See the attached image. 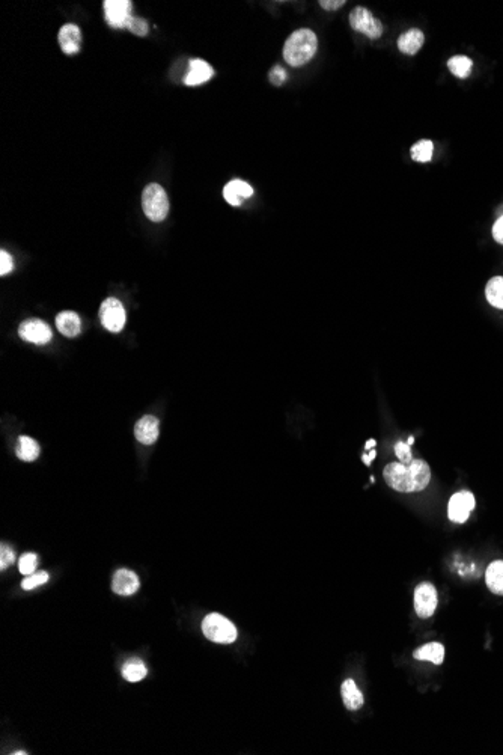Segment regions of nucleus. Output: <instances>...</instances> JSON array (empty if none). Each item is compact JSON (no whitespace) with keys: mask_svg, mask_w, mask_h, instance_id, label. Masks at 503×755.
Masks as SVG:
<instances>
[{"mask_svg":"<svg viewBox=\"0 0 503 755\" xmlns=\"http://www.w3.org/2000/svg\"><path fill=\"white\" fill-rule=\"evenodd\" d=\"M374 459H376V451H372L369 456H364V461H365V464H366V466H369V464H371V461H372Z\"/></svg>","mask_w":503,"mask_h":755,"instance_id":"35","label":"nucleus"},{"mask_svg":"<svg viewBox=\"0 0 503 755\" xmlns=\"http://www.w3.org/2000/svg\"><path fill=\"white\" fill-rule=\"evenodd\" d=\"M11 272H13V258L8 252L2 250L0 252V275L5 276Z\"/></svg>","mask_w":503,"mask_h":755,"instance_id":"32","label":"nucleus"},{"mask_svg":"<svg viewBox=\"0 0 503 755\" xmlns=\"http://www.w3.org/2000/svg\"><path fill=\"white\" fill-rule=\"evenodd\" d=\"M487 587L495 594L503 596V561L491 563L485 573Z\"/></svg>","mask_w":503,"mask_h":755,"instance_id":"19","label":"nucleus"},{"mask_svg":"<svg viewBox=\"0 0 503 755\" xmlns=\"http://www.w3.org/2000/svg\"><path fill=\"white\" fill-rule=\"evenodd\" d=\"M56 326L62 335L68 336V338H74L81 332V320L73 311H64L57 313L56 317Z\"/></svg>","mask_w":503,"mask_h":755,"instance_id":"17","label":"nucleus"},{"mask_svg":"<svg viewBox=\"0 0 503 755\" xmlns=\"http://www.w3.org/2000/svg\"><path fill=\"white\" fill-rule=\"evenodd\" d=\"M140 580L137 575L127 568H121L115 573L112 580V589L118 596H132L139 589Z\"/></svg>","mask_w":503,"mask_h":755,"instance_id":"12","label":"nucleus"},{"mask_svg":"<svg viewBox=\"0 0 503 755\" xmlns=\"http://www.w3.org/2000/svg\"><path fill=\"white\" fill-rule=\"evenodd\" d=\"M127 29L130 30L132 33L137 35V37H145V35L148 33V29H149V28H148V23H146L144 18H140V17H132L130 23H128Z\"/></svg>","mask_w":503,"mask_h":755,"instance_id":"28","label":"nucleus"},{"mask_svg":"<svg viewBox=\"0 0 503 755\" xmlns=\"http://www.w3.org/2000/svg\"><path fill=\"white\" fill-rule=\"evenodd\" d=\"M100 320L103 328H106V330L112 333L121 332L127 321V313L121 301L115 297L104 300L100 308Z\"/></svg>","mask_w":503,"mask_h":755,"instance_id":"6","label":"nucleus"},{"mask_svg":"<svg viewBox=\"0 0 503 755\" xmlns=\"http://www.w3.org/2000/svg\"><path fill=\"white\" fill-rule=\"evenodd\" d=\"M146 674H148V669H146L144 662L140 660L139 657L128 659L124 664V667H122V677L127 681H130V683H136V681L144 680L146 677Z\"/></svg>","mask_w":503,"mask_h":755,"instance_id":"21","label":"nucleus"},{"mask_svg":"<svg viewBox=\"0 0 503 755\" xmlns=\"http://www.w3.org/2000/svg\"><path fill=\"white\" fill-rule=\"evenodd\" d=\"M475 508V496L470 492L455 493L448 505V516L455 524H464Z\"/></svg>","mask_w":503,"mask_h":755,"instance_id":"10","label":"nucleus"},{"mask_svg":"<svg viewBox=\"0 0 503 755\" xmlns=\"http://www.w3.org/2000/svg\"><path fill=\"white\" fill-rule=\"evenodd\" d=\"M493 237L497 243L503 245V216L497 219V222L493 226Z\"/></svg>","mask_w":503,"mask_h":755,"instance_id":"34","label":"nucleus"},{"mask_svg":"<svg viewBox=\"0 0 503 755\" xmlns=\"http://www.w3.org/2000/svg\"><path fill=\"white\" fill-rule=\"evenodd\" d=\"M142 208L149 220L163 222L169 213V200L166 190L157 183L148 184L142 193Z\"/></svg>","mask_w":503,"mask_h":755,"instance_id":"3","label":"nucleus"},{"mask_svg":"<svg viewBox=\"0 0 503 755\" xmlns=\"http://www.w3.org/2000/svg\"><path fill=\"white\" fill-rule=\"evenodd\" d=\"M432 154H434V144L428 139H422L412 146V159L419 163H428L432 160Z\"/></svg>","mask_w":503,"mask_h":755,"instance_id":"25","label":"nucleus"},{"mask_svg":"<svg viewBox=\"0 0 503 755\" xmlns=\"http://www.w3.org/2000/svg\"><path fill=\"white\" fill-rule=\"evenodd\" d=\"M425 42V35L424 32L420 29H408L405 30L404 33H401V37L398 38V49H400V52L403 54H408V56H413L416 54L420 49H422V45Z\"/></svg>","mask_w":503,"mask_h":755,"instance_id":"14","label":"nucleus"},{"mask_svg":"<svg viewBox=\"0 0 503 755\" xmlns=\"http://www.w3.org/2000/svg\"><path fill=\"white\" fill-rule=\"evenodd\" d=\"M14 754H17V755H25L26 752H23V751H18V752H14Z\"/></svg>","mask_w":503,"mask_h":755,"instance_id":"37","label":"nucleus"},{"mask_svg":"<svg viewBox=\"0 0 503 755\" xmlns=\"http://www.w3.org/2000/svg\"><path fill=\"white\" fill-rule=\"evenodd\" d=\"M485 297L491 306L503 309V277L496 276L485 287Z\"/></svg>","mask_w":503,"mask_h":755,"instance_id":"23","label":"nucleus"},{"mask_svg":"<svg viewBox=\"0 0 503 755\" xmlns=\"http://www.w3.org/2000/svg\"><path fill=\"white\" fill-rule=\"evenodd\" d=\"M18 335L23 340L32 342V344H47L52 340V329L49 324L40 318H29L23 321L18 328Z\"/></svg>","mask_w":503,"mask_h":755,"instance_id":"8","label":"nucleus"},{"mask_svg":"<svg viewBox=\"0 0 503 755\" xmlns=\"http://www.w3.org/2000/svg\"><path fill=\"white\" fill-rule=\"evenodd\" d=\"M395 454L398 456V459H400L401 463H404V464H408V463L413 461L412 449H410V445H408V444L398 442L396 446H395Z\"/></svg>","mask_w":503,"mask_h":755,"instance_id":"29","label":"nucleus"},{"mask_svg":"<svg viewBox=\"0 0 503 755\" xmlns=\"http://www.w3.org/2000/svg\"><path fill=\"white\" fill-rule=\"evenodd\" d=\"M341 695L344 700V705L348 708V710H359V708L364 705V695H362V692L356 686V683L351 679L342 683Z\"/></svg>","mask_w":503,"mask_h":755,"instance_id":"18","label":"nucleus"},{"mask_svg":"<svg viewBox=\"0 0 503 755\" xmlns=\"http://www.w3.org/2000/svg\"><path fill=\"white\" fill-rule=\"evenodd\" d=\"M158 420L153 415H146L136 422L134 425V436L140 444L144 445H153L158 439Z\"/></svg>","mask_w":503,"mask_h":755,"instance_id":"11","label":"nucleus"},{"mask_svg":"<svg viewBox=\"0 0 503 755\" xmlns=\"http://www.w3.org/2000/svg\"><path fill=\"white\" fill-rule=\"evenodd\" d=\"M14 560H16L14 552L11 551L8 546H2V548H0V570H5V568H8L11 564L14 563Z\"/></svg>","mask_w":503,"mask_h":755,"instance_id":"30","label":"nucleus"},{"mask_svg":"<svg viewBox=\"0 0 503 755\" xmlns=\"http://www.w3.org/2000/svg\"><path fill=\"white\" fill-rule=\"evenodd\" d=\"M214 76V69L208 62L202 59H192L189 65V73L184 77V83L187 86H197L208 82Z\"/></svg>","mask_w":503,"mask_h":755,"instance_id":"13","label":"nucleus"},{"mask_svg":"<svg viewBox=\"0 0 503 755\" xmlns=\"http://www.w3.org/2000/svg\"><path fill=\"white\" fill-rule=\"evenodd\" d=\"M384 480L396 492L413 493L425 490L431 481V469L424 460L412 463H391L384 468Z\"/></svg>","mask_w":503,"mask_h":755,"instance_id":"1","label":"nucleus"},{"mask_svg":"<svg viewBox=\"0 0 503 755\" xmlns=\"http://www.w3.org/2000/svg\"><path fill=\"white\" fill-rule=\"evenodd\" d=\"M437 591L431 584H420L415 589V609L420 618H429L437 608Z\"/></svg>","mask_w":503,"mask_h":755,"instance_id":"9","label":"nucleus"},{"mask_svg":"<svg viewBox=\"0 0 503 755\" xmlns=\"http://www.w3.org/2000/svg\"><path fill=\"white\" fill-rule=\"evenodd\" d=\"M287 77H288V74H287V71H285V69H284L282 67L276 65V67L272 68V71H270V82H272L273 85L280 86V85H282V83L285 82Z\"/></svg>","mask_w":503,"mask_h":755,"instance_id":"31","label":"nucleus"},{"mask_svg":"<svg viewBox=\"0 0 503 755\" xmlns=\"http://www.w3.org/2000/svg\"><path fill=\"white\" fill-rule=\"evenodd\" d=\"M40 456V445L32 437L21 436L17 445V457L23 461H33Z\"/></svg>","mask_w":503,"mask_h":755,"instance_id":"22","label":"nucleus"},{"mask_svg":"<svg viewBox=\"0 0 503 755\" xmlns=\"http://www.w3.org/2000/svg\"><path fill=\"white\" fill-rule=\"evenodd\" d=\"M415 659L417 660H428L432 662L434 665H441L444 660V647L439 642H431L424 645L422 648L416 650L413 653Z\"/></svg>","mask_w":503,"mask_h":755,"instance_id":"20","label":"nucleus"},{"mask_svg":"<svg viewBox=\"0 0 503 755\" xmlns=\"http://www.w3.org/2000/svg\"><path fill=\"white\" fill-rule=\"evenodd\" d=\"M253 195L252 185L243 180H232L224 189V197L228 204L238 207L244 200H248Z\"/></svg>","mask_w":503,"mask_h":755,"instance_id":"15","label":"nucleus"},{"mask_svg":"<svg viewBox=\"0 0 503 755\" xmlns=\"http://www.w3.org/2000/svg\"><path fill=\"white\" fill-rule=\"evenodd\" d=\"M202 632L209 641L217 644H232L238 636L237 627L220 613L207 615L202 621Z\"/></svg>","mask_w":503,"mask_h":755,"instance_id":"4","label":"nucleus"},{"mask_svg":"<svg viewBox=\"0 0 503 755\" xmlns=\"http://www.w3.org/2000/svg\"><path fill=\"white\" fill-rule=\"evenodd\" d=\"M371 446H376V440H369V442L366 444V448H371Z\"/></svg>","mask_w":503,"mask_h":755,"instance_id":"36","label":"nucleus"},{"mask_svg":"<svg viewBox=\"0 0 503 755\" xmlns=\"http://www.w3.org/2000/svg\"><path fill=\"white\" fill-rule=\"evenodd\" d=\"M318 40L311 29H297L292 32L284 45V59L291 67H303L317 53Z\"/></svg>","mask_w":503,"mask_h":755,"instance_id":"2","label":"nucleus"},{"mask_svg":"<svg viewBox=\"0 0 503 755\" xmlns=\"http://www.w3.org/2000/svg\"><path fill=\"white\" fill-rule=\"evenodd\" d=\"M472 67H473V62L470 57L467 56H452L451 59L448 61V68L449 71L458 79H467L470 76V71H472Z\"/></svg>","mask_w":503,"mask_h":755,"instance_id":"24","label":"nucleus"},{"mask_svg":"<svg viewBox=\"0 0 503 755\" xmlns=\"http://www.w3.org/2000/svg\"><path fill=\"white\" fill-rule=\"evenodd\" d=\"M320 5L325 11H336L345 5V0H321Z\"/></svg>","mask_w":503,"mask_h":755,"instance_id":"33","label":"nucleus"},{"mask_svg":"<svg viewBox=\"0 0 503 755\" xmlns=\"http://www.w3.org/2000/svg\"><path fill=\"white\" fill-rule=\"evenodd\" d=\"M104 18L108 25L115 29H122L128 26L132 20V2L130 0H106L103 4Z\"/></svg>","mask_w":503,"mask_h":755,"instance_id":"7","label":"nucleus"},{"mask_svg":"<svg viewBox=\"0 0 503 755\" xmlns=\"http://www.w3.org/2000/svg\"><path fill=\"white\" fill-rule=\"evenodd\" d=\"M57 40H59L61 49L65 54H76L81 47V32L76 25L62 26Z\"/></svg>","mask_w":503,"mask_h":755,"instance_id":"16","label":"nucleus"},{"mask_svg":"<svg viewBox=\"0 0 503 755\" xmlns=\"http://www.w3.org/2000/svg\"><path fill=\"white\" fill-rule=\"evenodd\" d=\"M349 26L356 32L366 35L371 40H378L383 35V23L372 16L369 9L356 6L349 13Z\"/></svg>","mask_w":503,"mask_h":755,"instance_id":"5","label":"nucleus"},{"mask_svg":"<svg viewBox=\"0 0 503 755\" xmlns=\"http://www.w3.org/2000/svg\"><path fill=\"white\" fill-rule=\"evenodd\" d=\"M37 564H38V558L35 553H25V555H21V558L18 560L20 572L26 576L33 575L35 568H37Z\"/></svg>","mask_w":503,"mask_h":755,"instance_id":"26","label":"nucleus"},{"mask_svg":"<svg viewBox=\"0 0 503 755\" xmlns=\"http://www.w3.org/2000/svg\"><path fill=\"white\" fill-rule=\"evenodd\" d=\"M47 580H49V575H47L45 572L33 573V575H29L25 580H23L21 588L29 591V589H33V588H38V587L44 585Z\"/></svg>","mask_w":503,"mask_h":755,"instance_id":"27","label":"nucleus"}]
</instances>
